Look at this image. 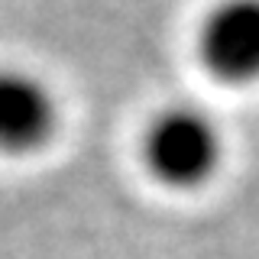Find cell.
I'll return each mask as SVG.
<instances>
[{
  "mask_svg": "<svg viewBox=\"0 0 259 259\" xmlns=\"http://www.w3.org/2000/svg\"><path fill=\"white\" fill-rule=\"evenodd\" d=\"M198 55L227 84L259 81V0H221L198 29Z\"/></svg>",
  "mask_w": 259,
  "mask_h": 259,
  "instance_id": "3957f363",
  "label": "cell"
},
{
  "mask_svg": "<svg viewBox=\"0 0 259 259\" xmlns=\"http://www.w3.org/2000/svg\"><path fill=\"white\" fill-rule=\"evenodd\" d=\"M59 130V101L39 75L0 65V152L13 159L32 156Z\"/></svg>",
  "mask_w": 259,
  "mask_h": 259,
  "instance_id": "7a4b0ae2",
  "label": "cell"
},
{
  "mask_svg": "<svg viewBox=\"0 0 259 259\" xmlns=\"http://www.w3.org/2000/svg\"><path fill=\"white\" fill-rule=\"evenodd\" d=\"M224 156L221 130L210 113L175 104L152 117L143 133V162L165 188H198L217 172Z\"/></svg>",
  "mask_w": 259,
  "mask_h": 259,
  "instance_id": "6da1fadb",
  "label": "cell"
}]
</instances>
